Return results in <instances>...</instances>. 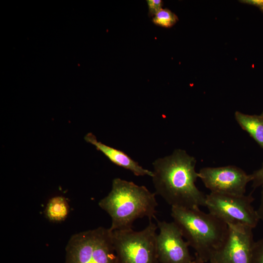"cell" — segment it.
I'll return each instance as SVG.
<instances>
[{
	"label": "cell",
	"instance_id": "1",
	"mask_svg": "<svg viewBox=\"0 0 263 263\" xmlns=\"http://www.w3.org/2000/svg\"><path fill=\"white\" fill-rule=\"evenodd\" d=\"M196 160L183 150L156 159L152 177L155 194L171 207L197 208L206 207V195L196 187L199 173Z\"/></svg>",
	"mask_w": 263,
	"mask_h": 263
},
{
	"label": "cell",
	"instance_id": "14",
	"mask_svg": "<svg viewBox=\"0 0 263 263\" xmlns=\"http://www.w3.org/2000/svg\"><path fill=\"white\" fill-rule=\"evenodd\" d=\"M251 263H263V238L254 243Z\"/></svg>",
	"mask_w": 263,
	"mask_h": 263
},
{
	"label": "cell",
	"instance_id": "5",
	"mask_svg": "<svg viewBox=\"0 0 263 263\" xmlns=\"http://www.w3.org/2000/svg\"><path fill=\"white\" fill-rule=\"evenodd\" d=\"M65 263H115L112 231L99 227L74 235L66 248Z\"/></svg>",
	"mask_w": 263,
	"mask_h": 263
},
{
	"label": "cell",
	"instance_id": "15",
	"mask_svg": "<svg viewBox=\"0 0 263 263\" xmlns=\"http://www.w3.org/2000/svg\"><path fill=\"white\" fill-rule=\"evenodd\" d=\"M148 8L149 16L153 17L161 9L163 5V1L161 0H146Z\"/></svg>",
	"mask_w": 263,
	"mask_h": 263
},
{
	"label": "cell",
	"instance_id": "7",
	"mask_svg": "<svg viewBox=\"0 0 263 263\" xmlns=\"http://www.w3.org/2000/svg\"><path fill=\"white\" fill-rule=\"evenodd\" d=\"M228 233L222 245L211 256L210 263H251L254 243L253 228L239 224H227Z\"/></svg>",
	"mask_w": 263,
	"mask_h": 263
},
{
	"label": "cell",
	"instance_id": "20",
	"mask_svg": "<svg viewBox=\"0 0 263 263\" xmlns=\"http://www.w3.org/2000/svg\"><path fill=\"white\" fill-rule=\"evenodd\" d=\"M261 115L263 116V112L262 113Z\"/></svg>",
	"mask_w": 263,
	"mask_h": 263
},
{
	"label": "cell",
	"instance_id": "16",
	"mask_svg": "<svg viewBox=\"0 0 263 263\" xmlns=\"http://www.w3.org/2000/svg\"><path fill=\"white\" fill-rule=\"evenodd\" d=\"M250 175L252 187L254 189L263 185V165L260 169L254 171Z\"/></svg>",
	"mask_w": 263,
	"mask_h": 263
},
{
	"label": "cell",
	"instance_id": "13",
	"mask_svg": "<svg viewBox=\"0 0 263 263\" xmlns=\"http://www.w3.org/2000/svg\"><path fill=\"white\" fill-rule=\"evenodd\" d=\"M178 20L177 16L167 8L161 9L152 19L155 25L164 28L171 27Z\"/></svg>",
	"mask_w": 263,
	"mask_h": 263
},
{
	"label": "cell",
	"instance_id": "10",
	"mask_svg": "<svg viewBox=\"0 0 263 263\" xmlns=\"http://www.w3.org/2000/svg\"><path fill=\"white\" fill-rule=\"evenodd\" d=\"M84 139L87 142L94 145L115 165L130 170L136 176L148 175L152 177V171L144 169L124 152L98 141L92 133L87 134Z\"/></svg>",
	"mask_w": 263,
	"mask_h": 263
},
{
	"label": "cell",
	"instance_id": "12",
	"mask_svg": "<svg viewBox=\"0 0 263 263\" xmlns=\"http://www.w3.org/2000/svg\"><path fill=\"white\" fill-rule=\"evenodd\" d=\"M69 206L66 199L60 196L52 198L45 208V215L51 221L58 222L64 221L67 217Z\"/></svg>",
	"mask_w": 263,
	"mask_h": 263
},
{
	"label": "cell",
	"instance_id": "6",
	"mask_svg": "<svg viewBox=\"0 0 263 263\" xmlns=\"http://www.w3.org/2000/svg\"><path fill=\"white\" fill-rule=\"evenodd\" d=\"M251 194L234 195L214 192L206 194V207L211 214L227 224L255 227L260 220L252 205Z\"/></svg>",
	"mask_w": 263,
	"mask_h": 263
},
{
	"label": "cell",
	"instance_id": "4",
	"mask_svg": "<svg viewBox=\"0 0 263 263\" xmlns=\"http://www.w3.org/2000/svg\"><path fill=\"white\" fill-rule=\"evenodd\" d=\"M144 229L112 231L115 263H160L156 250L157 225L149 220Z\"/></svg>",
	"mask_w": 263,
	"mask_h": 263
},
{
	"label": "cell",
	"instance_id": "11",
	"mask_svg": "<svg viewBox=\"0 0 263 263\" xmlns=\"http://www.w3.org/2000/svg\"><path fill=\"white\" fill-rule=\"evenodd\" d=\"M235 118L241 128L263 149V116L262 115H249L236 111Z\"/></svg>",
	"mask_w": 263,
	"mask_h": 263
},
{
	"label": "cell",
	"instance_id": "19",
	"mask_svg": "<svg viewBox=\"0 0 263 263\" xmlns=\"http://www.w3.org/2000/svg\"><path fill=\"white\" fill-rule=\"evenodd\" d=\"M193 263H202V262H194Z\"/></svg>",
	"mask_w": 263,
	"mask_h": 263
},
{
	"label": "cell",
	"instance_id": "17",
	"mask_svg": "<svg viewBox=\"0 0 263 263\" xmlns=\"http://www.w3.org/2000/svg\"><path fill=\"white\" fill-rule=\"evenodd\" d=\"M261 187L260 203L257 212L260 220L263 221V185Z\"/></svg>",
	"mask_w": 263,
	"mask_h": 263
},
{
	"label": "cell",
	"instance_id": "18",
	"mask_svg": "<svg viewBox=\"0 0 263 263\" xmlns=\"http://www.w3.org/2000/svg\"><path fill=\"white\" fill-rule=\"evenodd\" d=\"M241 1L257 6L263 12V0H246Z\"/></svg>",
	"mask_w": 263,
	"mask_h": 263
},
{
	"label": "cell",
	"instance_id": "8",
	"mask_svg": "<svg viewBox=\"0 0 263 263\" xmlns=\"http://www.w3.org/2000/svg\"><path fill=\"white\" fill-rule=\"evenodd\" d=\"M199 178L210 192L242 195L251 181L250 174L235 166L205 167L201 169Z\"/></svg>",
	"mask_w": 263,
	"mask_h": 263
},
{
	"label": "cell",
	"instance_id": "2",
	"mask_svg": "<svg viewBox=\"0 0 263 263\" xmlns=\"http://www.w3.org/2000/svg\"><path fill=\"white\" fill-rule=\"evenodd\" d=\"M155 195L145 186L116 178L111 190L98 205L111 217L110 230L128 229L138 218H155L158 205Z\"/></svg>",
	"mask_w": 263,
	"mask_h": 263
},
{
	"label": "cell",
	"instance_id": "9",
	"mask_svg": "<svg viewBox=\"0 0 263 263\" xmlns=\"http://www.w3.org/2000/svg\"><path fill=\"white\" fill-rule=\"evenodd\" d=\"M159 233L156 236V250L160 263H193L188 249L178 226L174 222L157 220Z\"/></svg>",
	"mask_w": 263,
	"mask_h": 263
},
{
	"label": "cell",
	"instance_id": "3",
	"mask_svg": "<svg viewBox=\"0 0 263 263\" xmlns=\"http://www.w3.org/2000/svg\"><path fill=\"white\" fill-rule=\"evenodd\" d=\"M171 216L189 246L195 251L194 262H208L224 243L228 225L208 212L197 208L172 207Z\"/></svg>",
	"mask_w": 263,
	"mask_h": 263
}]
</instances>
